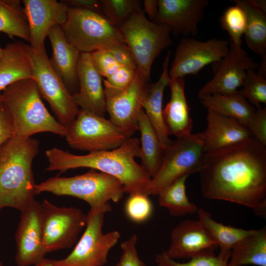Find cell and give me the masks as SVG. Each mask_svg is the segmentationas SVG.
I'll return each instance as SVG.
<instances>
[{"mask_svg":"<svg viewBox=\"0 0 266 266\" xmlns=\"http://www.w3.org/2000/svg\"><path fill=\"white\" fill-rule=\"evenodd\" d=\"M200 186L207 199L230 201L266 216V147L251 138L205 154Z\"/></svg>","mask_w":266,"mask_h":266,"instance_id":"obj_1","label":"cell"},{"mask_svg":"<svg viewBox=\"0 0 266 266\" xmlns=\"http://www.w3.org/2000/svg\"><path fill=\"white\" fill-rule=\"evenodd\" d=\"M140 154V142L131 137L119 147L110 150L90 152L78 155L53 148L45 151L49 164L46 171L58 170L61 173L70 169L87 167L118 179L125 193L145 194L151 178L135 161Z\"/></svg>","mask_w":266,"mask_h":266,"instance_id":"obj_2","label":"cell"},{"mask_svg":"<svg viewBox=\"0 0 266 266\" xmlns=\"http://www.w3.org/2000/svg\"><path fill=\"white\" fill-rule=\"evenodd\" d=\"M40 142L13 136L0 146V207L22 211L35 199L32 164Z\"/></svg>","mask_w":266,"mask_h":266,"instance_id":"obj_3","label":"cell"},{"mask_svg":"<svg viewBox=\"0 0 266 266\" xmlns=\"http://www.w3.org/2000/svg\"><path fill=\"white\" fill-rule=\"evenodd\" d=\"M0 96L10 113L14 135L30 137L35 133L48 132L65 136L66 127L49 113L33 79L21 80L10 85Z\"/></svg>","mask_w":266,"mask_h":266,"instance_id":"obj_4","label":"cell"},{"mask_svg":"<svg viewBox=\"0 0 266 266\" xmlns=\"http://www.w3.org/2000/svg\"><path fill=\"white\" fill-rule=\"evenodd\" d=\"M42 192L82 199L89 204L90 209L105 213L112 210L109 201L118 202L125 193L123 184L118 179L93 169L81 175L56 176L36 184L35 195Z\"/></svg>","mask_w":266,"mask_h":266,"instance_id":"obj_5","label":"cell"},{"mask_svg":"<svg viewBox=\"0 0 266 266\" xmlns=\"http://www.w3.org/2000/svg\"><path fill=\"white\" fill-rule=\"evenodd\" d=\"M120 30L124 42L135 59L138 73L145 80L150 82V72L155 59L173 43L171 29L149 20L142 10L133 14Z\"/></svg>","mask_w":266,"mask_h":266,"instance_id":"obj_6","label":"cell"},{"mask_svg":"<svg viewBox=\"0 0 266 266\" xmlns=\"http://www.w3.org/2000/svg\"><path fill=\"white\" fill-rule=\"evenodd\" d=\"M62 28L67 41L80 53H91L124 42L119 28L103 14L88 9L69 7Z\"/></svg>","mask_w":266,"mask_h":266,"instance_id":"obj_7","label":"cell"},{"mask_svg":"<svg viewBox=\"0 0 266 266\" xmlns=\"http://www.w3.org/2000/svg\"><path fill=\"white\" fill-rule=\"evenodd\" d=\"M205 154L199 133L176 137L165 150L160 168L151 178L145 195H157L162 189L178 178L199 172Z\"/></svg>","mask_w":266,"mask_h":266,"instance_id":"obj_8","label":"cell"},{"mask_svg":"<svg viewBox=\"0 0 266 266\" xmlns=\"http://www.w3.org/2000/svg\"><path fill=\"white\" fill-rule=\"evenodd\" d=\"M33 71L40 94L50 104L57 120L66 127L76 118L80 109L72 95L53 68L45 48L35 50L27 44Z\"/></svg>","mask_w":266,"mask_h":266,"instance_id":"obj_9","label":"cell"},{"mask_svg":"<svg viewBox=\"0 0 266 266\" xmlns=\"http://www.w3.org/2000/svg\"><path fill=\"white\" fill-rule=\"evenodd\" d=\"M65 137L70 147L89 153L115 149L128 138L109 119L81 109Z\"/></svg>","mask_w":266,"mask_h":266,"instance_id":"obj_10","label":"cell"},{"mask_svg":"<svg viewBox=\"0 0 266 266\" xmlns=\"http://www.w3.org/2000/svg\"><path fill=\"white\" fill-rule=\"evenodd\" d=\"M105 212L90 209L87 214L85 230L72 251L66 258L51 260L55 266H102L110 249L117 243L116 231L103 233Z\"/></svg>","mask_w":266,"mask_h":266,"instance_id":"obj_11","label":"cell"},{"mask_svg":"<svg viewBox=\"0 0 266 266\" xmlns=\"http://www.w3.org/2000/svg\"><path fill=\"white\" fill-rule=\"evenodd\" d=\"M43 244L46 253L70 248L86 226L87 214L81 209L58 207L44 200L41 203Z\"/></svg>","mask_w":266,"mask_h":266,"instance_id":"obj_12","label":"cell"},{"mask_svg":"<svg viewBox=\"0 0 266 266\" xmlns=\"http://www.w3.org/2000/svg\"><path fill=\"white\" fill-rule=\"evenodd\" d=\"M211 65L213 77L198 91L200 99L214 94L231 95L237 92L247 70H256L259 67V65L241 46L236 45L230 40L229 49L226 55Z\"/></svg>","mask_w":266,"mask_h":266,"instance_id":"obj_13","label":"cell"},{"mask_svg":"<svg viewBox=\"0 0 266 266\" xmlns=\"http://www.w3.org/2000/svg\"><path fill=\"white\" fill-rule=\"evenodd\" d=\"M229 49V41L212 38L200 41L188 37H182L175 52L168 70L170 78L196 75L204 66L222 58Z\"/></svg>","mask_w":266,"mask_h":266,"instance_id":"obj_14","label":"cell"},{"mask_svg":"<svg viewBox=\"0 0 266 266\" xmlns=\"http://www.w3.org/2000/svg\"><path fill=\"white\" fill-rule=\"evenodd\" d=\"M151 82L145 80L137 70L132 82L121 90L104 89L106 112L109 120L127 138L138 131V115Z\"/></svg>","mask_w":266,"mask_h":266,"instance_id":"obj_15","label":"cell"},{"mask_svg":"<svg viewBox=\"0 0 266 266\" xmlns=\"http://www.w3.org/2000/svg\"><path fill=\"white\" fill-rule=\"evenodd\" d=\"M15 261L18 266H35L47 254L43 244L41 203L34 200L21 211L15 234Z\"/></svg>","mask_w":266,"mask_h":266,"instance_id":"obj_16","label":"cell"},{"mask_svg":"<svg viewBox=\"0 0 266 266\" xmlns=\"http://www.w3.org/2000/svg\"><path fill=\"white\" fill-rule=\"evenodd\" d=\"M22 2L29 27V45L35 50H42L51 30L66 23L69 6L63 0H23Z\"/></svg>","mask_w":266,"mask_h":266,"instance_id":"obj_17","label":"cell"},{"mask_svg":"<svg viewBox=\"0 0 266 266\" xmlns=\"http://www.w3.org/2000/svg\"><path fill=\"white\" fill-rule=\"evenodd\" d=\"M208 4L207 0H159L153 22L167 25L175 35L194 36Z\"/></svg>","mask_w":266,"mask_h":266,"instance_id":"obj_18","label":"cell"},{"mask_svg":"<svg viewBox=\"0 0 266 266\" xmlns=\"http://www.w3.org/2000/svg\"><path fill=\"white\" fill-rule=\"evenodd\" d=\"M78 91L72 95L78 107L101 117L106 112L102 77L95 68L90 53H81L77 66Z\"/></svg>","mask_w":266,"mask_h":266,"instance_id":"obj_19","label":"cell"},{"mask_svg":"<svg viewBox=\"0 0 266 266\" xmlns=\"http://www.w3.org/2000/svg\"><path fill=\"white\" fill-rule=\"evenodd\" d=\"M218 246L207 230L196 220H185L178 224L171 233V242L164 253L169 258L191 259Z\"/></svg>","mask_w":266,"mask_h":266,"instance_id":"obj_20","label":"cell"},{"mask_svg":"<svg viewBox=\"0 0 266 266\" xmlns=\"http://www.w3.org/2000/svg\"><path fill=\"white\" fill-rule=\"evenodd\" d=\"M207 127L199 133L205 152H210L246 140L252 135L248 128L238 121L207 109Z\"/></svg>","mask_w":266,"mask_h":266,"instance_id":"obj_21","label":"cell"},{"mask_svg":"<svg viewBox=\"0 0 266 266\" xmlns=\"http://www.w3.org/2000/svg\"><path fill=\"white\" fill-rule=\"evenodd\" d=\"M48 37L52 50L51 66L73 95L78 90L77 70L81 53L67 41L61 26L53 27Z\"/></svg>","mask_w":266,"mask_h":266,"instance_id":"obj_22","label":"cell"},{"mask_svg":"<svg viewBox=\"0 0 266 266\" xmlns=\"http://www.w3.org/2000/svg\"><path fill=\"white\" fill-rule=\"evenodd\" d=\"M171 51L167 52L163 64L162 71L159 79L150 83L142 101V108L151 124L156 132L162 148L166 149L172 140L166 126L163 108V99L166 88L169 86L168 65Z\"/></svg>","mask_w":266,"mask_h":266,"instance_id":"obj_23","label":"cell"},{"mask_svg":"<svg viewBox=\"0 0 266 266\" xmlns=\"http://www.w3.org/2000/svg\"><path fill=\"white\" fill-rule=\"evenodd\" d=\"M184 77L170 78V99L163 109V117L169 135L176 137L190 134L193 121L185 94Z\"/></svg>","mask_w":266,"mask_h":266,"instance_id":"obj_24","label":"cell"},{"mask_svg":"<svg viewBox=\"0 0 266 266\" xmlns=\"http://www.w3.org/2000/svg\"><path fill=\"white\" fill-rule=\"evenodd\" d=\"M30 78L33 79L32 64L27 44L20 41L7 44L0 60V91Z\"/></svg>","mask_w":266,"mask_h":266,"instance_id":"obj_25","label":"cell"},{"mask_svg":"<svg viewBox=\"0 0 266 266\" xmlns=\"http://www.w3.org/2000/svg\"><path fill=\"white\" fill-rule=\"evenodd\" d=\"M200 100L202 105L207 109L233 118L248 129L256 110L238 91L231 95H209Z\"/></svg>","mask_w":266,"mask_h":266,"instance_id":"obj_26","label":"cell"},{"mask_svg":"<svg viewBox=\"0 0 266 266\" xmlns=\"http://www.w3.org/2000/svg\"><path fill=\"white\" fill-rule=\"evenodd\" d=\"M138 125L140 133L139 157L141 162L140 165L152 178L160 168L165 150L143 109L138 115Z\"/></svg>","mask_w":266,"mask_h":266,"instance_id":"obj_27","label":"cell"},{"mask_svg":"<svg viewBox=\"0 0 266 266\" xmlns=\"http://www.w3.org/2000/svg\"><path fill=\"white\" fill-rule=\"evenodd\" d=\"M229 266H266V228L253 230L232 249Z\"/></svg>","mask_w":266,"mask_h":266,"instance_id":"obj_28","label":"cell"},{"mask_svg":"<svg viewBox=\"0 0 266 266\" xmlns=\"http://www.w3.org/2000/svg\"><path fill=\"white\" fill-rule=\"evenodd\" d=\"M199 221L207 230L220 248L218 255L229 261L232 248L253 230H244L224 225L212 218L210 214L203 208H198Z\"/></svg>","mask_w":266,"mask_h":266,"instance_id":"obj_29","label":"cell"},{"mask_svg":"<svg viewBox=\"0 0 266 266\" xmlns=\"http://www.w3.org/2000/svg\"><path fill=\"white\" fill-rule=\"evenodd\" d=\"M247 16L245 35V42L251 50L266 58V11L257 6L253 0H235Z\"/></svg>","mask_w":266,"mask_h":266,"instance_id":"obj_30","label":"cell"},{"mask_svg":"<svg viewBox=\"0 0 266 266\" xmlns=\"http://www.w3.org/2000/svg\"><path fill=\"white\" fill-rule=\"evenodd\" d=\"M191 174H185L162 189L157 194L159 205L166 208L173 216H181L197 212L196 205L189 200L186 181Z\"/></svg>","mask_w":266,"mask_h":266,"instance_id":"obj_31","label":"cell"},{"mask_svg":"<svg viewBox=\"0 0 266 266\" xmlns=\"http://www.w3.org/2000/svg\"><path fill=\"white\" fill-rule=\"evenodd\" d=\"M0 32L30 41L28 22L21 0H0Z\"/></svg>","mask_w":266,"mask_h":266,"instance_id":"obj_32","label":"cell"},{"mask_svg":"<svg viewBox=\"0 0 266 266\" xmlns=\"http://www.w3.org/2000/svg\"><path fill=\"white\" fill-rule=\"evenodd\" d=\"M102 14L120 29L135 13L142 10V2L138 0H100Z\"/></svg>","mask_w":266,"mask_h":266,"instance_id":"obj_33","label":"cell"},{"mask_svg":"<svg viewBox=\"0 0 266 266\" xmlns=\"http://www.w3.org/2000/svg\"><path fill=\"white\" fill-rule=\"evenodd\" d=\"M219 20L222 27L230 37V41L236 45L241 46L242 37L247 26V16L243 9L235 3L224 11Z\"/></svg>","mask_w":266,"mask_h":266,"instance_id":"obj_34","label":"cell"},{"mask_svg":"<svg viewBox=\"0 0 266 266\" xmlns=\"http://www.w3.org/2000/svg\"><path fill=\"white\" fill-rule=\"evenodd\" d=\"M241 87L239 93L256 108L266 104V79L256 70H247Z\"/></svg>","mask_w":266,"mask_h":266,"instance_id":"obj_35","label":"cell"},{"mask_svg":"<svg viewBox=\"0 0 266 266\" xmlns=\"http://www.w3.org/2000/svg\"><path fill=\"white\" fill-rule=\"evenodd\" d=\"M156 261L158 266H229L228 260L216 256L214 250L204 251L185 263H179L168 258L164 253L158 255Z\"/></svg>","mask_w":266,"mask_h":266,"instance_id":"obj_36","label":"cell"},{"mask_svg":"<svg viewBox=\"0 0 266 266\" xmlns=\"http://www.w3.org/2000/svg\"><path fill=\"white\" fill-rule=\"evenodd\" d=\"M125 211L128 217L135 223H142L149 219L152 213V203L148 196L142 193L129 195Z\"/></svg>","mask_w":266,"mask_h":266,"instance_id":"obj_37","label":"cell"},{"mask_svg":"<svg viewBox=\"0 0 266 266\" xmlns=\"http://www.w3.org/2000/svg\"><path fill=\"white\" fill-rule=\"evenodd\" d=\"M91 54L92 62L101 77L107 78L121 66L107 49H102Z\"/></svg>","mask_w":266,"mask_h":266,"instance_id":"obj_38","label":"cell"},{"mask_svg":"<svg viewBox=\"0 0 266 266\" xmlns=\"http://www.w3.org/2000/svg\"><path fill=\"white\" fill-rule=\"evenodd\" d=\"M137 69L121 66L112 74L102 79L104 89L121 90L127 87L133 81Z\"/></svg>","mask_w":266,"mask_h":266,"instance_id":"obj_39","label":"cell"},{"mask_svg":"<svg viewBox=\"0 0 266 266\" xmlns=\"http://www.w3.org/2000/svg\"><path fill=\"white\" fill-rule=\"evenodd\" d=\"M137 235L133 234L120 245L122 254L115 266H146L139 258L136 245Z\"/></svg>","mask_w":266,"mask_h":266,"instance_id":"obj_40","label":"cell"},{"mask_svg":"<svg viewBox=\"0 0 266 266\" xmlns=\"http://www.w3.org/2000/svg\"><path fill=\"white\" fill-rule=\"evenodd\" d=\"M252 137L266 147V108H256L249 127Z\"/></svg>","mask_w":266,"mask_h":266,"instance_id":"obj_41","label":"cell"},{"mask_svg":"<svg viewBox=\"0 0 266 266\" xmlns=\"http://www.w3.org/2000/svg\"><path fill=\"white\" fill-rule=\"evenodd\" d=\"M107 49L120 65L137 69L135 59L125 43H116Z\"/></svg>","mask_w":266,"mask_h":266,"instance_id":"obj_42","label":"cell"},{"mask_svg":"<svg viewBox=\"0 0 266 266\" xmlns=\"http://www.w3.org/2000/svg\"><path fill=\"white\" fill-rule=\"evenodd\" d=\"M14 135L10 113L0 96V146Z\"/></svg>","mask_w":266,"mask_h":266,"instance_id":"obj_43","label":"cell"},{"mask_svg":"<svg viewBox=\"0 0 266 266\" xmlns=\"http://www.w3.org/2000/svg\"><path fill=\"white\" fill-rule=\"evenodd\" d=\"M63 1L69 7L88 9L102 14L100 0H64Z\"/></svg>","mask_w":266,"mask_h":266,"instance_id":"obj_44","label":"cell"},{"mask_svg":"<svg viewBox=\"0 0 266 266\" xmlns=\"http://www.w3.org/2000/svg\"><path fill=\"white\" fill-rule=\"evenodd\" d=\"M142 4L144 13L147 14L149 20L153 22L158 13L159 0H144Z\"/></svg>","mask_w":266,"mask_h":266,"instance_id":"obj_45","label":"cell"},{"mask_svg":"<svg viewBox=\"0 0 266 266\" xmlns=\"http://www.w3.org/2000/svg\"><path fill=\"white\" fill-rule=\"evenodd\" d=\"M34 266H55L52 262V260L44 258Z\"/></svg>","mask_w":266,"mask_h":266,"instance_id":"obj_46","label":"cell"},{"mask_svg":"<svg viewBox=\"0 0 266 266\" xmlns=\"http://www.w3.org/2000/svg\"><path fill=\"white\" fill-rule=\"evenodd\" d=\"M3 52V48H1L0 45V60L1 58Z\"/></svg>","mask_w":266,"mask_h":266,"instance_id":"obj_47","label":"cell"},{"mask_svg":"<svg viewBox=\"0 0 266 266\" xmlns=\"http://www.w3.org/2000/svg\"><path fill=\"white\" fill-rule=\"evenodd\" d=\"M0 266H3L1 262L0 261Z\"/></svg>","mask_w":266,"mask_h":266,"instance_id":"obj_48","label":"cell"},{"mask_svg":"<svg viewBox=\"0 0 266 266\" xmlns=\"http://www.w3.org/2000/svg\"><path fill=\"white\" fill-rule=\"evenodd\" d=\"M1 209V208L0 207V212Z\"/></svg>","mask_w":266,"mask_h":266,"instance_id":"obj_49","label":"cell"}]
</instances>
